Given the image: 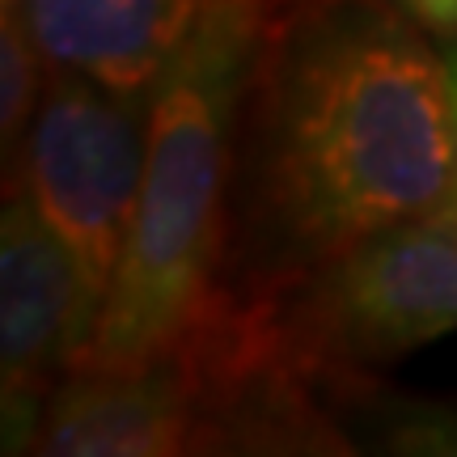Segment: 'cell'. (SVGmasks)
Listing matches in <instances>:
<instances>
[{
	"instance_id": "obj_4",
	"label": "cell",
	"mask_w": 457,
	"mask_h": 457,
	"mask_svg": "<svg viewBox=\"0 0 457 457\" xmlns=\"http://www.w3.org/2000/svg\"><path fill=\"white\" fill-rule=\"evenodd\" d=\"M153 85L47 72V94L17 148V187L81 259L106 301L140 208Z\"/></svg>"
},
{
	"instance_id": "obj_2",
	"label": "cell",
	"mask_w": 457,
	"mask_h": 457,
	"mask_svg": "<svg viewBox=\"0 0 457 457\" xmlns=\"http://www.w3.org/2000/svg\"><path fill=\"white\" fill-rule=\"evenodd\" d=\"M267 17L271 0H208L162 68L140 208L81 369L165 356L225 288L237 131Z\"/></svg>"
},
{
	"instance_id": "obj_3",
	"label": "cell",
	"mask_w": 457,
	"mask_h": 457,
	"mask_svg": "<svg viewBox=\"0 0 457 457\" xmlns=\"http://www.w3.org/2000/svg\"><path fill=\"white\" fill-rule=\"evenodd\" d=\"M296 356L352 403L398 356L457 330V212L403 220L276 288Z\"/></svg>"
},
{
	"instance_id": "obj_1",
	"label": "cell",
	"mask_w": 457,
	"mask_h": 457,
	"mask_svg": "<svg viewBox=\"0 0 457 457\" xmlns=\"http://www.w3.org/2000/svg\"><path fill=\"white\" fill-rule=\"evenodd\" d=\"M445 212L457 153L441 55L386 0H271L237 131L228 288H284Z\"/></svg>"
},
{
	"instance_id": "obj_8",
	"label": "cell",
	"mask_w": 457,
	"mask_h": 457,
	"mask_svg": "<svg viewBox=\"0 0 457 457\" xmlns=\"http://www.w3.org/2000/svg\"><path fill=\"white\" fill-rule=\"evenodd\" d=\"M51 68L43 60L38 43L30 38L21 13L13 9V0H4V21H0V140H4V157L13 162V145L21 148L26 128H30L38 102L47 94Z\"/></svg>"
},
{
	"instance_id": "obj_5",
	"label": "cell",
	"mask_w": 457,
	"mask_h": 457,
	"mask_svg": "<svg viewBox=\"0 0 457 457\" xmlns=\"http://www.w3.org/2000/svg\"><path fill=\"white\" fill-rule=\"evenodd\" d=\"M106 301L72 245L26 191H4L0 216V390L4 449H30L51 390L81 369Z\"/></svg>"
},
{
	"instance_id": "obj_10",
	"label": "cell",
	"mask_w": 457,
	"mask_h": 457,
	"mask_svg": "<svg viewBox=\"0 0 457 457\" xmlns=\"http://www.w3.org/2000/svg\"><path fill=\"white\" fill-rule=\"evenodd\" d=\"M445 60V94H449V128H453V153H457V34H449V47L441 51Z\"/></svg>"
},
{
	"instance_id": "obj_6",
	"label": "cell",
	"mask_w": 457,
	"mask_h": 457,
	"mask_svg": "<svg viewBox=\"0 0 457 457\" xmlns=\"http://www.w3.org/2000/svg\"><path fill=\"white\" fill-rule=\"evenodd\" d=\"M34 453L182 457L195 453V403L170 356L131 369H81L51 390Z\"/></svg>"
},
{
	"instance_id": "obj_9",
	"label": "cell",
	"mask_w": 457,
	"mask_h": 457,
	"mask_svg": "<svg viewBox=\"0 0 457 457\" xmlns=\"http://www.w3.org/2000/svg\"><path fill=\"white\" fill-rule=\"evenodd\" d=\"M415 17L428 30L436 34H457V0H411Z\"/></svg>"
},
{
	"instance_id": "obj_7",
	"label": "cell",
	"mask_w": 457,
	"mask_h": 457,
	"mask_svg": "<svg viewBox=\"0 0 457 457\" xmlns=\"http://www.w3.org/2000/svg\"><path fill=\"white\" fill-rule=\"evenodd\" d=\"M208 0H13L51 72L157 85Z\"/></svg>"
}]
</instances>
